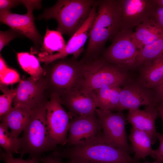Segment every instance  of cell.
Instances as JSON below:
<instances>
[{"label": "cell", "instance_id": "32", "mask_svg": "<svg viewBox=\"0 0 163 163\" xmlns=\"http://www.w3.org/2000/svg\"><path fill=\"white\" fill-rule=\"evenodd\" d=\"M21 4V0H0V12L10 11L11 8Z\"/></svg>", "mask_w": 163, "mask_h": 163}, {"label": "cell", "instance_id": "13", "mask_svg": "<svg viewBox=\"0 0 163 163\" xmlns=\"http://www.w3.org/2000/svg\"><path fill=\"white\" fill-rule=\"evenodd\" d=\"M66 144L71 147L88 142L102 133L95 112L87 115L75 117L70 120Z\"/></svg>", "mask_w": 163, "mask_h": 163}, {"label": "cell", "instance_id": "7", "mask_svg": "<svg viewBox=\"0 0 163 163\" xmlns=\"http://www.w3.org/2000/svg\"><path fill=\"white\" fill-rule=\"evenodd\" d=\"M133 33L132 30L119 32L100 57L128 71L137 68L139 50L133 40Z\"/></svg>", "mask_w": 163, "mask_h": 163}, {"label": "cell", "instance_id": "9", "mask_svg": "<svg viewBox=\"0 0 163 163\" xmlns=\"http://www.w3.org/2000/svg\"><path fill=\"white\" fill-rule=\"evenodd\" d=\"M59 96L51 93L47 101L46 119L48 132L51 139L56 145L66 144L67 135L71 117L62 105Z\"/></svg>", "mask_w": 163, "mask_h": 163}, {"label": "cell", "instance_id": "36", "mask_svg": "<svg viewBox=\"0 0 163 163\" xmlns=\"http://www.w3.org/2000/svg\"><path fill=\"white\" fill-rule=\"evenodd\" d=\"M158 103L163 101V82L153 90Z\"/></svg>", "mask_w": 163, "mask_h": 163}, {"label": "cell", "instance_id": "20", "mask_svg": "<svg viewBox=\"0 0 163 163\" xmlns=\"http://www.w3.org/2000/svg\"><path fill=\"white\" fill-rule=\"evenodd\" d=\"M139 69L137 80L145 87L153 90L163 82V56Z\"/></svg>", "mask_w": 163, "mask_h": 163}, {"label": "cell", "instance_id": "24", "mask_svg": "<svg viewBox=\"0 0 163 163\" xmlns=\"http://www.w3.org/2000/svg\"><path fill=\"white\" fill-rule=\"evenodd\" d=\"M17 57L21 67L30 75L32 79L37 80L44 75V70L38 58L32 54L27 52L18 53Z\"/></svg>", "mask_w": 163, "mask_h": 163}, {"label": "cell", "instance_id": "16", "mask_svg": "<svg viewBox=\"0 0 163 163\" xmlns=\"http://www.w3.org/2000/svg\"><path fill=\"white\" fill-rule=\"evenodd\" d=\"M43 76L37 81L30 78L20 81L12 103L14 107L22 106L32 112L36 108L43 100V94L47 87Z\"/></svg>", "mask_w": 163, "mask_h": 163}, {"label": "cell", "instance_id": "2", "mask_svg": "<svg viewBox=\"0 0 163 163\" xmlns=\"http://www.w3.org/2000/svg\"><path fill=\"white\" fill-rule=\"evenodd\" d=\"M57 157L70 161L89 163H138L130 155L109 143L102 133L92 140L84 144L54 151Z\"/></svg>", "mask_w": 163, "mask_h": 163}, {"label": "cell", "instance_id": "18", "mask_svg": "<svg viewBox=\"0 0 163 163\" xmlns=\"http://www.w3.org/2000/svg\"><path fill=\"white\" fill-rule=\"evenodd\" d=\"M32 112L22 106L13 107L0 117L1 123L10 128V132L13 136L18 138L28 124Z\"/></svg>", "mask_w": 163, "mask_h": 163}, {"label": "cell", "instance_id": "19", "mask_svg": "<svg viewBox=\"0 0 163 163\" xmlns=\"http://www.w3.org/2000/svg\"><path fill=\"white\" fill-rule=\"evenodd\" d=\"M133 40L140 50L163 37V30L151 18L136 27L132 34Z\"/></svg>", "mask_w": 163, "mask_h": 163}, {"label": "cell", "instance_id": "40", "mask_svg": "<svg viewBox=\"0 0 163 163\" xmlns=\"http://www.w3.org/2000/svg\"><path fill=\"white\" fill-rule=\"evenodd\" d=\"M69 163H89L86 162L77 161H69Z\"/></svg>", "mask_w": 163, "mask_h": 163}, {"label": "cell", "instance_id": "10", "mask_svg": "<svg viewBox=\"0 0 163 163\" xmlns=\"http://www.w3.org/2000/svg\"><path fill=\"white\" fill-rule=\"evenodd\" d=\"M121 14L120 31L132 30L152 17L158 4L156 0H120Z\"/></svg>", "mask_w": 163, "mask_h": 163}, {"label": "cell", "instance_id": "39", "mask_svg": "<svg viewBox=\"0 0 163 163\" xmlns=\"http://www.w3.org/2000/svg\"><path fill=\"white\" fill-rule=\"evenodd\" d=\"M156 1L158 5L163 6V0H156Z\"/></svg>", "mask_w": 163, "mask_h": 163}, {"label": "cell", "instance_id": "12", "mask_svg": "<svg viewBox=\"0 0 163 163\" xmlns=\"http://www.w3.org/2000/svg\"><path fill=\"white\" fill-rule=\"evenodd\" d=\"M158 104L152 90L145 87L137 79H132L121 88L119 103L114 111H122Z\"/></svg>", "mask_w": 163, "mask_h": 163}, {"label": "cell", "instance_id": "5", "mask_svg": "<svg viewBox=\"0 0 163 163\" xmlns=\"http://www.w3.org/2000/svg\"><path fill=\"white\" fill-rule=\"evenodd\" d=\"M47 70L46 81L51 93L59 96L81 88L84 78V63L73 57H66L45 65Z\"/></svg>", "mask_w": 163, "mask_h": 163}, {"label": "cell", "instance_id": "28", "mask_svg": "<svg viewBox=\"0 0 163 163\" xmlns=\"http://www.w3.org/2000/svg\"><path fill=\"white\" fill-rule=\"evenodd\" d=\"M24 37V36L15 30L10 29L5 31H0V51L5 46L14 39L18 37Z\"/></svg>", "mask_w": 163, "mask_h": 163}, {"label": "cell", "instance_id": "23", "mask_svg": "<svg viewBox=\"0 0 163 163\" xmlns=\"http://www.w3.org/2000/svg\"><path fill=\"white\" fill-rule=\"evenodd\" d=\"M66 44L62 35L56 30L48 28L43 37V42L38 54V57L51 55L62 52Z\"/></svg>", "mask_w": 163, "mask_h": 163}, {"label": "cell", "instance_id": "25", "mask_svg": "<svg viewBox=\"0 0 163 163\" xmlns=\"http://www.w3.org/2000/svg\"><path fill=\"white\" fill-rule=\"evenodd\" d=\"M163 56V37L139 50L136 66L139 68Z\"/></svg>", "mask_w": 163, "mask_h": 163}, {"label": "cell", "instance_id": "37", "mask_svg": "<svg viewBox=\"0 0 163 163\" xmlns=\"http://www.w3.org/2000/svg\"><path fill=\"white\" fill-rule=\"evenodd\" d=\"M157 108L158 116H159L163 122V101L158 103Z\"/></svg>", "mask_w": 163, "mask_h": 163}, {"label": "cell", "instance_id": "1", "mask_svg": "<svg viewBox=\"0 0 163 163\" xmlns=\"http://www.w3.org/2000/svg\"><path fill=\"white\" fill-rule=\"evenodd\" d=\"M96 14L91 30L87 48L80 60L83 62L98 58L107 41L120 31L121 14L120 0L97 1Z\"/></svg>", "mask_w": 163, "mask_h": 163}, {"label": "cell", "instance_id": "33", "mask_svg": "<svg viewBox=\"0 0 163 163\" xmlns=\"http://www.w3.org/2000/svg\"><path fill=\"white\" fill-rule=\"evenodd\" d=\"M152 18L163 30V6L158 5Z\"/></svg>", "mask_w": 163, "mask_h": 163}, {"label": "cell", "instance_id": "29", "mask_svg": "<svg viewBox=\"0 0 163 163\" xmlns=\"http://www.w3.org/2000/svg\"><path fill=\"white\" fill-rule=\"evenodd\" d=\"M0 78L1 83L5 85L14 84L21 80L17 72L8 67L3 72L0 73Z\"/></svg>", "mask_w": 163, "mask_h": 163}, {"label": "cell", "instance_id": "27", "mask_svg": "<svg viewBox=\"0 0 163 163\" xmlns=\"http://www.w3.org/2000/svg\"><path fill=\"white\" fill-rule=\"evenodd\" d=\"M1 90L3 94L0 96V117L6 114L12 108L11 104L17 93V89H10L1 85Z\"/></svg>", "mask_w": 163, "mask_h": 163}, {"label": "cell", "instance_id": "15", "mask_svg": "<svg viewBox=\"0 0 163 163\" xmlns=\"http://www.w3.org/2000/svg\"><path fill=\"white\" fill-rule=\"evenodd\" d=\"M71 118L85 116L95 111L97 107L94 91L82 88L59 96Z\"/></svg>", "mask_w": 163, "mask_h": 163}, {"label": "cell", "instance_id": "22", "mask_svg": "<svg viewBox=\"0 0 163 163\" xmlns=\"http://www.w3.org/2000/svg\"><path fill=\"white\" fill-rule=\"evenodd\" d=\"M121 89L120 86H109L94 91L97 108L103 111H114L119 103Z\"/></svg>", "mask_w": 163, "mask_h": 163}, {"label": "cell", "instance_id": "31", "mask_svg": "<svg viewBox=\"0 0 163 163\" xmlns=\"http://www.w3.org/2000/svg\"><path fill=\"white\" fill-rule=\"evenodd\" d=\"M157 139L159 141V144L158 148L154 150V159L155 163L163 162V134L157 133Z\"/></svg>", "mask_w": 163, "mask_h": 163}, {"label": "cell", "instance_id": "4", "mask_svg": "<svg viewBox=\"0 0 163 163\" xmlns=\"http://www.w3.org/2000/svg\"><path fill=\"white\" fill-rule=\"evenodd\" d=\"M96 1L59 0L53 6L45 9L37 19H55L58 23L56 30L71 37L88 19Z\"/></svg>", "mask_w": 163, "mask_h": 163}, {"label": "cell", "instance_id": "14", "mask_svg": "<svg viewBox=\"0 0 163 163\" xmlns=\"http://www.w3.org/2000/svg\"><path fill=\"white\" fill-rule=\"evenodd\" d=\"M96 2L93 6L88 19L81 27L71 37L66 44L64 50L61 53L52 55L38 57L40 62L47 65L58 59L66 57L70 55H72V57L78 59L83 52L85 44L89 37L96 13L97 8Z\"/></svg>", "mask_w": 163, "mask_h": 163}, {"label": "cell", "instance_id": "17", "mask_svg": "<svg viewBox=\"0 0 163 163\" xmlns=\"http://www.w3.org/2000/svg\"><path fill=\"white\" fill-rule=\"evenodd\" d=\"M157 105L145 106L143 110L136 108L129 110L126 120L133 127L145 132L149 137L152 145L157 139L155 122L158 116Z\"/></svg>", "mask_w": 163, "mask_h": 163}, {"label": "cell", "instance_id": "3", "mask_svg": "<svg viewBox=\"0 0 163 163\" xmlns=\"http://www.w3.org/2000/svg\"><path fill=\"white\" fill-rule=\"evenodd\" d=\"M43 99L32 111L29 121L21 137L19 153L23 157L29 155L35 163H40L42 155L54 149L56 145L50 139L48 130L46 104Z\"/></svg>", "mask_w": 163, "mask_h": 163}, {"label": "cell", "instance_id": "41", "mask_svg": "<svg viewBox=\"0 0 163 163\" xmlns=\"http://www.w3.org/2000/svg\"><path fill=\"white\" fill-rule=\"evenodd\" d=\"M138 163H155L154 161L152 162H139Z\"/></svg>", "mask_w": 163, "mask_h": 163}, {"label": "cell", "instance_id": "26", "mask_svg": "<svg viewBox=\"0 0 163 163\" xmlns=\"http://www.w3.org/2000/svg\"><path fill=\"white\" fill-rule=\"evenodd\" d=\"M8 127L5 124H0V145L4 151L8 154L19 153L21 138L13 136L8 131Z\"/></svg>", "mask_w": 163, "mask_h": 163}, {"label": "cell", "instance_id": "34", "mask_svg": "<svg viewBox=\"0 0 163 163\" xmlns=\"http://www.w3.org/2000/svg\"><path fill=\"white\" fill-rule=\"evenodd\" d=\"M22 5L27 8V10L33 11L35 9H40L42 8L41 0H21Z\"/></svg>", "mask_w": 163, "mask_h": 163}, {"label": "cell", "instance_id": "38", "mask_svg": "<svg viewBox=\"0 0 163 163\" xmlns=\"http://www.w3.org/2000/svg\"><path fill=\"white\" fill-rule=\"evenodd\" d=\"M8 67L3 59L0 56V73H2L7 69Z\"/></svg>", "mask_w": 163, "mask_h": 163}, {"label": "cell", "instance_id": "30", "mask_svg": "<svg viewBox=\"0 0 163 163\" xmlns=\"http://www.w3.org/2000/svg\"><path fill=\"white\" fill-rule=\"evenodd\" d=\"M0 157L1 160L5 163H35L31 159H24L22 157L15 158L13 157L12 154H8L5 151L0 150Z\"/></svg>", "mask_w": 163, "mask_h": 163}, {"label": "cell", "instance_id": "35", "mask_svg": "<svg viewBox=\"0 0 163 163\" xmlns=\"http://www.w3.org/2000/svg\"><path fill=\"white\" fill-rule=\"evenodd\" d=\"M40 161L42 163H63L62 159L53 155L42 157L40 159Z\"/></svg>", "mask_w": 163, "mask_h": 163}, {"label": "cell", "instance_id": "8", "mask_svg": "<svg viewBox=\"0 0 163 163\" xmlns=\"http://www.w3.org/2000/svg\"><path fill=\"white\" fill-rule=\"evenodd\" d=\"M95 112L104 139L112 145L130 155L133 151L128 142L125 128L126 119L122 111L113 112L97 108Z\"/></svg>", "mask_w": 163, "mask_h": 163}, {"label": "cell", "instance_id": "6", "mask_svg": "<svg viewBox=\"0 0 163 163\" xmlns=\"http://www.w3.org/2000/svg\"><path fill=\"white\" fill-rule=\"evenodd\" d=\"M84 78L82 88L94 91L104 87L123 86L131 79L128 71L99 57L83 62Z\"/></svg>", "mask_w": 163, "mask_h": 163}, {"label": "cell", "instance_id": "21", "mask_svg": "<svg viewBox=\"0 0 163 163\" xmlns=\"http://www.w3.org/2000/svg\"><path fill=\"white\" fill-rule=\"evenodd\" d=\"M129 138L135 153L133 157L135 159H145L149 155L154 158V150L152 148L151 140L147 133L132 127Z\"/></svg>", "mask_w": 163, "mask_h": 163}, {"label": "cell", "instance_id": "11", "mask_svg": "<svg viewBox=\"0 0 163 163\" xmlns=\"http://www.w3.org/2000/svg\"><path fill=\"white\" fill-rule=\"evenodd\" d=\"M33 11H27L24 14L14 13L10 11L0 12V21L2 23L31 40L34 46L30 49L31 53L37 54L40 51L43 38L36 27Z\"/></svg>", "mask_w": 163, "mask_h": 163}]
</instances>
